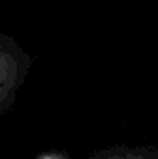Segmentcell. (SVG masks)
Here are the masks:
<instances>
[{"label":"cell","mask_w":158,"mask_h":159,"mask_svg":"<svg viewBox=\"0 0 158 159\" xmlns=\"http://www.w3.org/2000/svg\"><path fill=\"white\" fill-rule=\"evenodd\" d=\"M95 159H158V152L151 150H125V152H112Z\"/></svg>","instance_id":"1"}]
</instances>
